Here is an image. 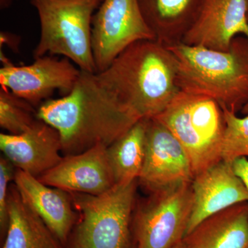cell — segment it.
<instances>
[{
    "instance_id": "cell-14",
    "label": "cell",
    "mask_w": 248,
    "mask_h": 248,
    "mask_svg": "<svg viewBox=\"0 0 248 248\" xmlns=\"http://www.w3.org/2000/svg\"><path fill=\"white\" fill-rule=\"evenodd\" d=\"M192 188L193 205L186 235L208 217L248 202L244 183L235 174L232 164L224 161L196 175Z\"/></svg>"
},
{
    "instance_id": "cell-10",
    "label": "cell",
    "mask_w": 248,
    "mask_h": 248,
    "mask_svg": "<svg viewBox=\"0 0 248 248\" xmlns=\"http://www.w3.org/2000/svg\"><path fill=\"white\" fill-rule=\"evenodd\" d=\"M194 174L184 147L156 119H147L146 154L138 181L150 192L183 183Z\"/></svg>"
},
{
    "instance_id": "cell-16",
    "label": "cell",
    "mask_w": 248,
    "mask_h": 248,
    "mask_svg": "<svg viewBox=\"0 0 248 248\" xmlns=\"http://www.w3.org/2000/svg\"><path fill=\"white\" fill-rule=\"evenodd\" d=\"M183 241L187 248H248V202L205 218Z\"/></svg>"
},
{
    "instance_id": "cell-9",
    "label": "cell",
    "mask_w": 248,
    "mask_h": 248,
    "mask_svg": "<svg viewBox=\"0 0 248 248\" xmlns=\"http://www.w3.org/2000/svg\"><path fill=\"white\" fill-rule=\"evenodd\" d=\"M81 70L68 59L52 55L35 59L29 65L16 66L2 62L0 86L6 88L34 107L50 99L55 91L67 95L74 88Z\"/></svg>"
},
{
    "instance_id": "cell-8",
    "label": "cell",
    "mask_w": 248,
    "mask_h": 248,
    "mask_svg": "<svg viewBox=\"0 0 248 248\" xmlns=\"http://www.w3.org/2000/svg\"><path fill=\"white\" fill-rule=\"evenodd\" d=\"M157 40L139 0H104L92 20L91 46L97 73L105 71L130 46Z\"/></svg>"
},
{
    "instance_id": "cell-18",
    "label": "cell",
    "mask_w": 248,
    "mask_h": 248,
    "mask_svg": "<svg viewBox=\"0 0 248 248\" xmlns=\"http://www.w3.org/2000/svg\"><path fill=\"white\" fill-rule=\"evenodd\" d=\"M203 0H139L140 8L157 40L184 35L198 13Z\"/></svg>"
},
{
    "instance_id": "cell-12",
    "label": "cell",
    "mask_w": 248,
    "mask_h": 248,
    "mask_svg": "<svg viewBox=\"0 0 248 248\" xmlns=\"http://www.w3.org/2000/svg\"><path fill=\"white\" fill-rule=\"evenodd\" d=\"M46 185L68 192L99 195L116 185L107 155L99 144L77 155L63 156L58 165L38 177Z\"/></svg>"
},
{
    "instance_id": "cell-25",
    "label": "cell",
    "mask_w": 248,
    "mask_h": 248,
    "mask_svg": "<svg viewBox=\"0 0 248 248\" xmlns=\"http://www.w3.org/2000/svg\"><path fill=\"white\" fill-rule=\"evenodd\" d=\"M172 248H187L186 247V246L185 244H184V241H183V240L182 241H180V242L178 243L177 245H175V246H174Z\"/></svg>"
},
{
    "instance_id": "cell-21",
    "label": "cell",
    "mask_w": 248,
    "mask_h": 248,
    "mask_svg": "<svg viewBox=\"0 0 248 248\" xmlns=\"http://www.w3.org/2000/svg\"><path fill=\"white\" fill-rule=\"evenodd\" d=\"M222 108L226 122L222 159L232 164L238 158L248 156V115L239 117L236 112Z\"/></svg>"
},
{
    "instance_id": "cell-7",
    "label": "cell",
    "mask_w": 248,
    "mask_h": 248,
    "mask_svg": "<svg viewBox=\"0 0 248 248\" xmlns=\"http://www.w3.org/2000/svg\"><path fill=\"white\" fill-rule=\"evenodd\" d=\"M193 205L192 182L151 192L133 218L138 248H172L184 239Z\"/></svg>"
},
{
    "instance_id": "cell-23",
    "label": "cell",
    "mask_w": 248,
    "mask_h": 248,
    "mask_svg": "<svg viewBox=\"0 0 248 248\" xmlns=\"http://www.w3.org/2000/svg\"><path fill=\"white\" fill-rule=\"evenodd\" d=\"M233 170L236 175L242 181L248 193V160L246 157H240L232 163Z\"/></svg>"
},
{
    "instance_id": "cell-1",
    "label": "cell",
    "mask_w": 248,
    "mask_h": 248,
    "mask_svg": "<svg viewBox=\"0 0 248 248\" xmlns=\"http://www.w3.org/2000/svg\"><path fill=\"white\" fill-rule=\"evenodd\" d=\"M37 117L58 130L64 156L109 146L140 120L99 83L96 73L84 71L69 94L42 103Z\"/></svg>"
},
{
    "instance_id": "cell-3",
    "label": "cell",
    "mask_w": 248,
    "mask_h": 248,
    "mask_svg": "<svg viewBox=\"0 0 248 248\" xmlns=\"http://www.w3.org/2000/svg\"><path fill=\"white\" fill-rule=\"evenodd\" d=\"M166 45L177 62L180 91L212 98L236 113L241 110L248 101L247 37H235L227 51L182 42Z\"/></svg>"
},
{
    "instance_id": "cell-19",
    "label": "cell",
    "mask_w": 248,
    "mask_h": 248,
    "mask_svg": "<svg viewBox=\"0 0 248 248\" xmlns=\"http://www.w3.org/2000/svg\"><path fill=\"white\" fill-rule=\"evenodd\" d=\"M147 119L137 122L107 147V155L116 185L138 180L146 154Z\"/></svg>"
},
{
    "instance_id": "cell-6",
    "label": "cell",
    "mask_w": 248,
    "mask_h": 248,
    "mask_svg": "<svg viewBox=\"0 0 248 248\" xmlns=\"http://www.w3.org/2000/svg\"><path fill=\"white\" fill-rule=\"evenodd\" d=\"M138 181L99 195L70 192L79 215L74 248H130Z\"/></svg>"
},
{
    "instance_id": "cell-17",
    "label": "cell",
    "mask_w": 248,
    "mask_h": 248,
    "mask_svg": "<svg viewBox=\"0 0 248 248\" xmlns=\"http://www.w3.org/2000/svg\"><path fill=\"white\" fill-rule=\"evenodd\" d=\"M9 212L2 248H63L45 222L22 200L14 183L10 186Z\"/></svg>"
},
{
    "instance_id": "cell-2",
    "label": "cell",
    "mask_w": 248,
    "mask_h": 248,
    "mask_svg": "<svg viewBox=\"0 0 248 248\" xmlns=\"http://www.w3.org/2000/svg\"><path fill=\"white\" fill-rule=\"evenodd\" d=\"M96 76L140 120L159 115L180 91L176 59L159 40L130 46Z\"/></svg>"
},
{
    "instance_id": "cell-20",
    "label": "cell",
    "mask_w": 248,
    "mask_h": 248,
    "mask_svg": "<svg viewBox=\"0 0 248 248\" xmlns=\"http://www.w3.org/2000/svg\"><path fill=\"white\" fill-rule=\"evenodd\" d=\"M37 120V110L6 88L0 86V126L12 135L27 130Z\"/></svg>"
},
{
    "instance_id": "cell-4",
    "label": "cell",
    "mask_w": 248,
    "mask_h": 248,
    "mask_svg": "<svg viewBox=\"0 0 248 248\" xmlns=\"http://www.w3.org/2000/svg\"><path fill=\"white\" fill-rule=\"evenodd\" d=\"M153 118L164 124L184 147L194 177L223 161L226 122L223 108L215 99L180 91Z\"/></svg>"
},
{
    "instance_id": "cell-13",
    "label": "cell",
    "mask_w": 248,
    "mask_h": 248,
    "mask_svg": "<svg viewBox=\"0 0 248 248\" xmlns=\"http://www.w3.org/2000/svg\"><path fill=\"white\" fill-rule=\"evenodd\" d=\"M0 149L17 169L37 178L55 167L63 158L58 130L38 119L23 133L0 134Z\"/></svg>"
},
{
    "instance_id": "cell-22",
    "label": "cell",
    "mask_w": 248,
    "mask_h": 248,
    "mask_svg": "<svg viewBox=\"0 0 248 248\" xmlns=\"http://www.w3.org/2000/svg\"><path fill=\"white\" fill-rule=\"evenodd\" d=\"M15 166L5 156L0 158V231L4 239L9 226V197L11 182H14Z\"/></svg>"
},
{
    "instance_id": "cell-5",
    "label": "cell",
    "mask_w": 248,
    "mask_h": 248,
    "mask_svg": "<svg viewBox=\"0 0 248 248\" xmlns=\"http://www.w3.org/2000/svg\"><path fill=\"white\" fill-rule=\"evenodd\" d=\"M104 0H31L40 18L34 58L62 55L81 71L97 73L91 46L93 16Z\"/></svg>"
},
{
    "instance_id": "cell-15",
    "label": "cell",
    "mask_w": 248,
    "mask_h": 248,
    "mask_svg": "<svg viewBox=\"0 0 248 248\" xmlns=\"http://www.w3.org/2000/svg\"><path fill=\"white\" fill-rule=\"evenodd\" d=\"M14 183L28 206L42 218L62 246L67 244L78 219L70 192L46 185L19 169Z\"/></svg>"
},
{
    "instance_id": "cell-11",
    "label": "cell",
    "mask_w": 248,
    "mask_h": 248,
    "mask_svg": "<svg viewBox=\"0 0 248 248\" xmlns=\"http://www.w3.org/2000/svg\"><path fill=\"white\" fill-rule=\"evenodd\" d=\"M239 35L248 39V0H203L180 42L227 51Z\"/></svg>"
},
{
    "instance_id": "cell-24",
    "label": "cell",
    "mask_w": 248,
    "mask_h": 248,
    "mask_svg": "<svg viewBox=\"0 0 248 248\" xmlns=\"http://www.w3.org/2000/svg\"><path fill=\"white\" fill-rule=\"evenodd\" d=\"M241 113L243 114V115H248V102L246 103V104H245V106L244 107H243V108L241 109Z\"/></svg>"
}]
</instances>
